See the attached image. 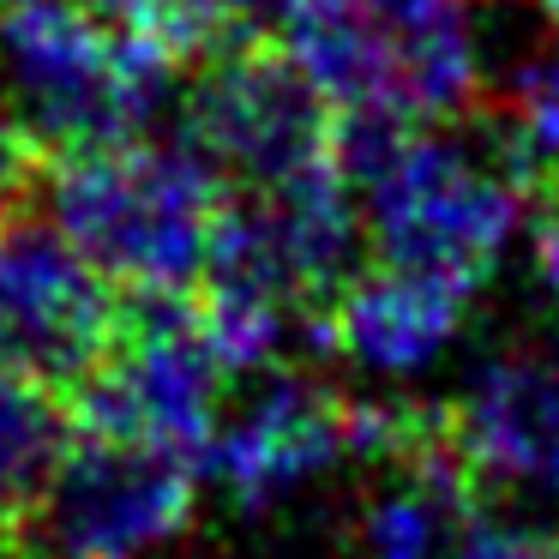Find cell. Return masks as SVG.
I'll use <instances>...</instances> for the list:
<instances>
[{"label":"cell","instance_id":"1","mask_svg":"<svg viewBox=\"0 0 559 559\" xmlns=\"http://www.w3.org/2000/svg\"><path fill=\"white\" fill-rule=\"evenodd\" d=\"M331 157L361 199V235L379 265L481 289L530 217L506 145H469L451 127H415L379 109L337 115Z\"/></svg>","mask_w":559,"mask_h":559},{"label":"cell","instance_id":"2","mask_svg":"<svg viewBox=\"0 0 559 559\" xmlns=\"http://www.w3.org/2000/svg\"><path fill=\"white\" fill-rule=\"evenodd\" d=\"M229 187L181 139H127L43 169L37 205L121 295H187Z\"/></svg>","mask_w":559,"mask_h":559},{"label":"cell","instance_id":"3","mask_svg":"<svg viewBox=\"0 0 559 559\" xmlns=\"http://www.w3.org/2000/svg\"><path fill=\"white\" fill-rule=\"evenodd\" d=\"M175 61L103 25L85 0H13L0 19V103L43 169L151 139Z\"/></svg>","mask_w":559,"mask_h":559},{"label":"cell","instance_id":"4","mask_svg":"<svg viewBox=\"0 0 559 559\" xmlns=\"http://www.w3.org/2000/svg\"><path fill=\"white\" fill-rule=\"evenodd\" d=\"M433 433L427 415L397 403H361L313 373H259V385L217 421L205 463L211 481L241 511H271L283 499L307 493L343 463H397Z\"/></svg>","mask_w":559,"mask_h":559},{"label":"cell","instance_id":"5","mask_svg":"<svg viewBox=\"0 0 559 559\" xmlns=\"http://www.w3.org/2000/svg\"><path fill=\"white\" fill-rule=\"evenodd\" d=\"M223 385L229 373L199 331L193 295H127L121 337L73 391V403L85 433L139 439L187 463H205L223 421Z\"/></svg>","mask_w":559,"mask_h":559},{"label":"cell","instance_id":"6","mask_svg":"<svg viewBox=\"0 0 559 559\" xmlns=\"http://www.w3.org/2000/svg\"><path fill=\"white\" fill-rule=\"evenodd\" d=\"M337 109L307 85L283 49L223 43L199 61V79L181 97V145L217 175L229 193L277 187L331 163Z\"/></svg>","mask_w":559,"mask_h":559},{"label":"cell","instance_id":"7","mask_svg":"<svg viewBox=\"0 0 559 559\" xmlns=\"http://www.w3.org/2000/svg\"><path fill=\"white\" fill-rule=\"evenodd\" d=\"M127 295L43 217L0 223V367L79 391L121 337Z\"/></svg>","mask_w":559,"mask_h":559},{"label":"cell","instance_id":"8","mask_svg":"<svg viewBox=\"0 0 559 559\" xmlns=\"http://www.w3.org/2000/svg\"><path fill=\"white\" fill-rule=\"evenodd\" d=\"M199 499V463L139 439L79 433L25 547L43 559H145L187 530Z\"/></svg>","mask_w":559,"mask_h":559},{"label":"cell","instance_id":"9","mask_svg":"<svg viewBox=\"0 0 559 559\" xmlns=\"http://www.w3.org/2000/svg\"><path fill=\"white\" fill-rule=\"evenodd\" d=\"M439 427L475 487L499 481L559 506V349L487 361Z\"/></svg>","mask_w":559,"mask_h":559},{"label":"cell","instance_id":"10","mask_svg":"<svg viewBox=\"0 0 559 559\" xmlns=\"http://www.w3.org/2000/svg\"><path fill=\"white\" fill-rule=\"evenodd\" d=\"M469 319V289L421 271L373 265L355 271L325 307V349L379 379H409L457 343Z\"/></svg>","mask_w":559,"mask_h":559},{"label":"cell","instance_id":"11","mask_svg":"<svg viewBox=\"0 0 559 559\" xmlns=\"http://www.w3.org/2000/svg\"><path fill=\"white\" fill-rule=\"evenodd\" d=\"M385 55V115L457 127L481 109V31L469 0H373Z\"/></svg>","mask_w":559,"mask_h":559},{"label":"cell","instance_id":"12","mask_svg":"<svg viewBox=\"0 0 559 559\" xmlns=\"http://www.w3.org/2000/svg\"><path fill=\"white\" fill-rule=\"evenodd\" d=\"M79 433L85 427H79L73 391L0 367V523L7 530H31Z\"/></svg>","mask_w":559,"mask_h":559},{"label":"cell","instance_id":"13","mask_svg":"<svg viewBox=\"0 0 559 559\" xmlns=\"http://www.w3.org/2000/svg\"><path fill=\"white\" fill-rule=\"evenodd\" d=\"M499 145L523 193L559 181V49L523 55L499 85Z\"/></svg>","mask_w":559,"mask_h":559},{"label":"cell","instance_id":"14","mask_svg":"<svg viewBox=\"0 0 559 559\" xmlns=\"http://www.w3.org/2000/svg\"><path fill=\"white\" fill-rule=\"evenodd\" d=\"M103 25H115L121 37L157 49L163 61H205L229 43V19L223 0H85Z\"/></svg>","mask_w":559,"mask_h":559},{"label":"cell","instance_id":"15","mask_svg":"<svg viewBox=\"0 0 559 559\" xmlns=\"http://www.w3.org/2000/svg\"><path fill=\"white\" fill-rule=\"evenodd\" d=\"M451 559H559V530H535V523H487L475 518Z\"/></svg>","mask_w":559,"mask_h":559},{"label":"cell","instance_id":"16","mask_svg":"<svg viewBox=\"0 0 559 559\" xmlns=\"http://www.w3.org/2000/svg\"><path fill=\"white\" fill-rule=\"evenodd\" d=\"M37 187H43V157L31 151V139L19 133L7 103H0V223L37 205Z\"/></svg>","mask_w":559,"mask_h":559},{"label":"cell","instance_id":"17","mask_svg":"<svg viewBox=\"0 0 559 559\" xmlns=\"http://www.w3.org/2000/svg\"><path fill=\"white\" fill-rule=\"evenodd\" d=\"M530 253H535V277L559 295V187L530 193Z\"/></svg>","mask_w":559,"mask_h":559},{"label":"cell","instance_id":"18","mask_svg":"<svg viewBox=\"0 0 559 559\" xmlns=\"http://www.w3.org/2000/svg\"><path fill=\"white\" fill-rule=\"evenodd\" d=\"M0 559H25V535L0 523Z\"/></svg>","mask_w":559,"mask_h":559},{"label":"cell","instance_id":"19","mask_svg":"<svg viewBox=\"0 0 559 559\" xmlns=\"http://www.w3.org/2000/svg\"><path fill=\"white\" fill-rule=\"evenodd\" d=\"M542 13H547V25H554V37H559V0H542Z\"/></svg>","mask_w":559,"mask_h":559},{"label":"cell","instance_id":"20","mask_svg":"<svg viewBox=\"0 0 559 559\" xmlns=\"http://www.w3.org/2000/svg\"><path fill=\"white\" fill-rule=\"evenodd\" d=\"M7 7H13V0H0V19H7Z\"/></svg>","mask_w":559,"mask_h":559}]
</instances>
